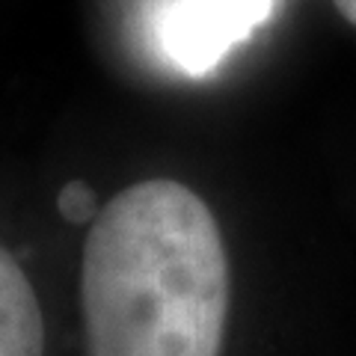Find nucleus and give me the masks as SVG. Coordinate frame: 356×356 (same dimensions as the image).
<instances>
[{"label":"nucleus","mask_w":356,"mask_h":356,"mask_svg":"<svg viewBox=\"0 0 356 356\" xmlns=\"http://www.w3.org/2000/svg\"><path fill=\"white\" fill-rule=\"evenodd\" d=\"M232 259L191 184L140 178L81 226L63 356H226Z\"/></svg>","instance_id":"nucleus-1"},{"label":"nucleus","mask_w":356,"mask_h":356,"mask_svg":"<svg viewBox=\"0 0 356 356\" xmlns=\"http://www.w3.org/2000/svg\"><path fill=\"white\" fill-rule=\"evenodd\" d=\"M270 9L273 0H178L163 21V44L184 72L205 74L264 24Z\"/></svg>","instance_id":"nucleus-2"},{"label":"nucleus","mask_w":356,"mask_h":356,"mask_svg":"<svg viewBox=\"0 0 356 356\" xmlns=\"http://www.w3.org/2000/svg\"><path fill=\"white\" fill-rule=\"evenodd\" d=\"M0 356H63L60 318L27 261L0 235Z\"/></svg>","instance_id":"nucleus-3"},{"label":"nucleus","mask_w":356,"mask_h":356,"mask_svg":"<svg viewBox=\"0 0 356 356\" xmlns=\"http://www.w3.org/2000/svg\"><path fill=\"white\" fill-rule=\"evenodd\" d=\"M336 3V9L341 13L344 21H350V24L356 27V0H332Z\"/></svg>","instance_id":"nucleus-4"}]
</instances>
